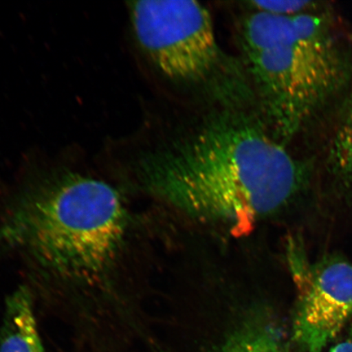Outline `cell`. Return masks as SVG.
<instances>
[{"instance_id": "6da1fadb", "label": "cell", "mask_w": 352, "mask_h": 352, "mask_svg": "<svg viewBox=\"0 0 352 352\" xmlns=\"http://www.w3.org/2000/svg\"><path fill=\"white\" fill-rule=\"evenodd\" d=\"M129 228L117 188L64 166L32 170L0 205V252L72 327L78 352H117Z\"/></svg>"}, {"instance_id": "7a4b0ae2", "label": "cell", "mask_w": 352, "mask_h": 352, "mask_svg": "<svg viewBox=\"0 0 352 352\" xmlns=\"http://www.w3.org/2000/svg\"><path fill=\"white\" fill-rule=\"evenodd\" d=\"M131 170L149 195L236 235L296 201L312 174L270 124L236 103L165 130Z\"/></svg>"}, {"instance_id": "3957f363", "label": "cell", "mask_w": 352, "mask_h": 352, "mask_svg": "<svg viewBox=\"0 0 352 352\" xmlns=\"http://www.w3.org/2000/svg\"><path fill=\"white\" fill-rule=\"evenodd\" d=\"M239 37L267 120L284 143L349 89L351 56L323 13L252 10L241 21Z\"/></svg>"}, {"instance_id": "277c9868", "label": "cell", "mask_w": 352, "mask_h": 352, "mask_svg": "<svg viewBox=\"0 0 352 352\" xmlns=\"http://www.w3.org/2000/svg\"><path fill=\"white\" fill-rule=\"evenodd\" d=\"M129 12L140 50L162 80L183 91H212L224 103L239 100L240 87L232 85V66L208 8L192 0H144L129 3Z\"/></svg>"}, {"instance_id": "5b68a950", "label": "cell", "mask_w": 352, "mask_h": 352, "mask_svg": "<svg viewBox=\"0 0 352 352\" xmlns=\"http://www.w3.org/2000/svg\"><path fill=\"white\" fill-rule=\"evenodd\" d=\"M298 296L293 340L305 352H322L352 318V264L340 254L307 258L300 241L289 246Z\"/></svg>"}, {"instance_id": "8992f818", "label": "cell", "mask_w": 352, "mask_h": 352, "mask_svg": "<svg viewBox=\"0 0 352 352\" xmlns=\"http://www.w3.org/2000/svg\"><path fill=\"white\" fill-rule=\"evenodd\" d=\"M343 96L324 142L320 166L331 190L352 206V87Z\"/></svg>"}, {"instance_id": "52a82bcc", "label": "cell", "mask_w": 352, "mask_h": 352, "mask_svg": "<svg viewBox=\"0 0 352 352\" xmlns=\"http://www.w3.org/2000/svg\"><path fill=\"white\" fill-rule=\"evenodd\" d=\"M0 352H46L36 316V300L28 285L8 296L0 324Z\"/></svg>"}, {"instance_id": "ba28073f", "label": "cell", "mask_w": 352, "mask_h": 352, "mask_svg": "<svg viewBox=\"0 0 352 352\" xmlns=\"http://www.w3.org/2000/svg\"><path fill=\"white\" fill-rule=\"evenodd\" d=\"M219 352H283L278 334L270 324L253 320L237 330Z\"/></svg>"}, {"instance_id": "9c48e42d", "label": "cell", "mask_w": 352, "mask_h": 352, "mask_svg": "<svg viewBox=\"0 0 352 352\" xmlns=\"http://www.w3.org/2000/svg\"><path fill=\"white\" fill-rule=\"evenodd\" d=\"M318 3L296 0H266L249 3L250 10L279 16H294L316 10Z\"/></svg>"}, {"instance_id": "30bf717a", "label": "cell", "mask_w": 352, "mask_h": 352, "mask_svg": "<svg viewBox=\"0 0 352 352\" xmlns=\"http://www.w3.org/2000/svg\"><path fill=\"white\" fill-rule=\"evenodd\" d=\"M329 352H352V333L346 340L337 343Z\"/></svg>"}]
</instances>
